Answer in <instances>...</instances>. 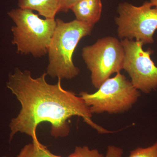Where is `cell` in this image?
Returning a JSON list of instances; mask_svg holds the SVG:
<instances>
[{
  "label": "cell",
  "mask_w": 157,
  "mask_h": 157,
  "mask_svg": "<svg viewBox=\"0 0 157 157\" xmlns=\"http://www.w3.org/2000/svg\"><path fill=\"white\" fill-rule=\"evenodd\" d=\"M43 73L34 78L28 70L16 68L9 76L7 87L16 96L21 108L17 117L10 124V141L18 132L26 134L33 142L39 143L36 129L39 124L47 122L51 124L50 134L58 138L67 137L70 132L68 120L78 116L98 133H111L95 123L92 113L80 96L63 88L60 78L56 84H51Z\"/></svg>",
  "instance_id": "1"
},
{
  "label": "cell",
  "mask_w": 157,
  "mask_h": 157,
  "mask_svg": "<svg viewBox=\"0 0 157 157\" xmlns=\"http://www.w3.org/2000/svg\"><path fill=\"white\" fill-rule=\"evenodd\" d=\"M56 22L47 52L48 64L46 73L52 78L72 79L80 72L73 63V53L80 40L91 35L94 26L76 19L66 22L58 18Z\"/></svg>",
  "instance_id": "2"
},
{
  "label": "cell",
  "mask_w": 157,
  "mask_h": 157,
  "mask_svg": "<svg viewBox=\"0 0 157 157\" xmlns=\"http://www.w3.org/2000/svg\"><path fill=\"white\" fill-rule=\"evenodd\" d=\"M15 24L11 29L12 43L17 52L41 57L48 52L56 27V19H42L33 11L28 9L11 10L8 13Z\"/></svg>",
  "instance_id": "3"
},
{
  "label": "cell",
  "mask_w": 157,
  "mask_h": 157,
  "mask_svg": "<svg viewBox=\"0 0 157 157\" xmlns=\"http://www.w3.org/2000/svg\"><path fill=\"white\" fill-rule=\"evenodd\" d=\"M140 96L139 91L120 72L104 81L96 92L80 94L92 114L127 112L137 102Z\"/></svg>",
  "instance_id": "4"
},
{
  "label": "cell",
  "mask_w": 157,
  "mask_h": 157,
  "mask_svg": "<svg viewBox=\"0 0 157 157\" xmlns=\"http://www.w3.org/2000/svg\"><path fill=\"white\" fill-rule=\"evenodd\" d=\"M82 56L90 72L92 84L98 89L112 74L123 70L124 50L115 37H104L85 46Z\"/></svg>",
  "instance_id": "5"
},
{
  "label": "cell",
  "mask_w": 157,
  "mask_h": 157,
  "mask_svg": "<svg viewBox=\"0 0 157 157\" xmlns=\"http://www.w3.org/2000/svg\"><path fill=\"white\" fill-rule=\"evenodd\" d=\"M118 15L115 21L118 36L142 42L144 45L154 42L153 36L157 29V7L150 2L136 6L128 2L120 3Z\"/></svg>",
  "instance_id": "6"
},
{
  "label": "cell",
  "mask_w": 157,
  "mask_h": 157,
  "mask_svg": "<svg viewBox=\"0 0 157 157\" xmlns=\"http://www.w3.org/2000/svg\"><path fill=\"white\" fill-rule=\"evenodd\" d=\"M125 52L123 70L130 76L134 87L145 94L157 88V67L151 58L153 51L144 50L142 42L121 40Z\"/></svg>",
  "instance_id": "7"
},
{
  "label": "cell",
  "mask_w": 157,
  "mask_h": 157,
  "mask_svg": "<svg viewBox=\"0 0 157 157\" xmlns=\"http://www.w3.org/2000/svg\"><path fill=\"white\" fill-rule=\"evenodd\" d=\"M70 10L78 21L94 26L101 17L102 2L101 0H79L71 7Z\"/></svg>",
  "instance_id": "8"
},
{
  "label": "cell",
  "mask_w": 157,
  "mask_h": 157,
  "mask_svg": "<svg viewBox=\"0 0 157 157\" xmlns=\"http://www.w3.org/2000/svg\"><path fill=\"white\" fill-rule=\"evenodd\" d=\"M18 8L38 12L45 18L55 19L59 12V0H18Z\"/></svg>",
  "instance_id": "9"
},
{
  "label": "cell",
  "mask_w": 157,
  "mask_h": 157,
  "mask_svg": "<svg viewBox=\"0 0 157 157\" xmlns=\"http://www.w3.org/2000/svg\"><path fill=\"white\" fill-rule=\"evenodd\" d=\"M17 157H62L51 152L45 145L40 142H32L24 147Z\"/></svg>",
  "instance_id": "10"
},
{
  "label": "cell",
  "mask_w": 157,
  "mask_h": 157,
  "mask_svg": "<svg viewBox=\"0 0 157 157\" xmlns=\"http://www.w3.org/2000/svg\"><path fill=\"white\" fill-rule=\"evenodd\" d=\"M128 157H157V141L148 147H138L133 150Z\"/></svg>",
  "instance_id": "11"
},
{
  "label": "cell",
  "mask_w": 157,
  "mask_h": 157,
  "mask_svg": "<svg viewBox=\"0 0 157 157\" xmlns=\"http://www.w3.org/2000/svg\"><path fill=\"white\" fill-rule=\"evenodd\" d=\"M67 157H104L96 149H90L88 146H77L74 151Z\"/></svg>",
  "instance_id": "12"
},
{
  "label": "cell",
  "mask_w": 157,
  "mask_h": 157,
  "mask_svg": "<svg viewBox=\"0 0 157 157\" xmlns=\"http://www.w3.org/2000/svg\"><path fill=\"white\" fill-rule=\"evenodd\" d=\"M123 150L121 147L109 145L107 149L106 156L104 157H122Z\"/></svg>",
  "instance_id": "13"
},
{
  "label": "cell",
  "mask_w": 157,
  "mask_h": 157,
  "mask_svg": "<svg viewBox=\"0 0 157 157\" xmlns=\"http://www.w3.org/2000/svg\"><path fill=\"white\" fill-rule=\"evenodd\" d=\"M79 0H59V12L67 13L71 7Z\"/></svg>",
  "instance_id": "14"
},
{
  "label": "cell",
  "mask_w": 157,
  "mask_h": 157,
  "mask_svg": "<svg viewBox=\"0 0 157 157\" xmlns=\"http://www.w3.org/2000/svg\"><path fill=\"white\" fill-rule=\"evenodd\" d=\"M149 2L154 7H157V0H149Z\"/></svg>",
  "instance_id": "15"
},
{
  "label": "cell",
  "mask_w": 157,
  "mask_h": 157,
  "mask_svg": "<svg viewBox=\"0 0 157 157\" xmlns=\"http://www.w3.org/2000/svg\"><path fill=\"white\" fill-rule=\"evenodd\" d=\"M6 157V156H5V157Z\"/></svg>",
  "instance_id": "16"
}]
</instances>
